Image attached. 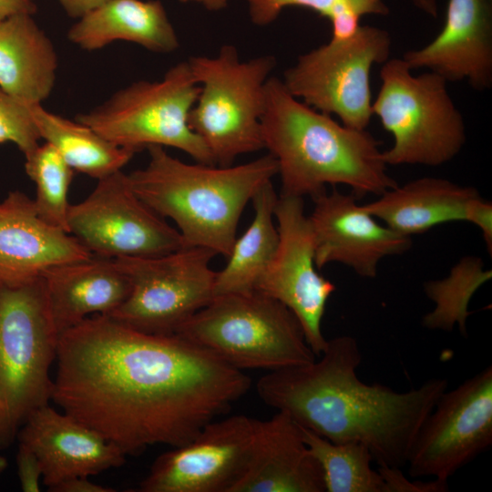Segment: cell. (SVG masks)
Segmentation results:
<instances>
[{
    "instance_id": "6da1fadb",
    "label": "cell",
    "mask_w": 492,
    "mask_h": 492,
    "mask_svg": "<svg viewBox=\"0 0 492 492\" xmlns=\"http://www.w3.org/2000/svg\"><path fill=\"white\" fill-rule=\"evenodd\" d=\"M56 359L51 400L126 456L187 444L251 384L177 333L140 332L102 314L61 333Z\"/></svg>"
},
{
    "instance_id": "7a4b0ae2",
    "label": "cell",
    "mask_w": 492,
    "mask_h": 492,
    "mask_svg": "<svg viewBox=\"0 0 492 492\" xmlns=\"http://www.w3.org/2000/svg\"><path fill=\"white\" fill-rule=\"evenodd\" d=\"M318 357L268 372L256 384L259 397L333 443L364 444L378 466H405L420 426L447 390V379H429L405 392L364 383L356 373L361 351L349 335L327 340Z\"/></svg>"
},
{
    "instance_id": "3957f363",
    "label": "cell",
    "mask_w": 492,
    "mask_h": 492,
    "mask_svg": "<svg viewBox=\"0 0 492 492\" xmlns=\"http://www.w3.org/2000/svg\"><path fill=\"white\" fill-rule=\"evenodd\" d=\"M261 136L278 165L281 196L313 197L327 185L343 184L358 199L397 185L371 133L306 105L275 77L266 84Z\"/></svg>"
},
{
    "instance_id": "277c9868",
    "label": "cell",
    "mask_w": 492,
    "mask_h": 492,
    "mask_svg": "<svg viewBox=\"0 0 492 492\" xmlns=\"http://www.w3.org/2000/svg\"><path fill=\"white\" fill-rule=\"evenodd\" d=\"M147 149V166L128 174L135 193L157 214L175 222L185 246L228 258L244 208L278 175L275 159L268 153L236 166L190 164L164 147Z\"/></svg>"
},
{
    "instance_id": "5b68a950",
    "label": "cell",
    "mask_w": 492,
    "mask_h": 492,
    "mask_svg": "<svg viewBox=\"0 0 492 492\" xmlns=\"http://www.w3.org/2000/svg\"><path fill=\"white\" fill-rule=\"evenodd\" d=\"M176 333L241 371L271 372L317 357L295 315L257 291L215 295Z\"/></svg>"
},
{
    "instance_id": "8992f818",
    "label": "cell",
    "mask_w": 492,
    "mask_h": 492,
    "mask_svg": "<svg viewBox=\"0 0 492 492\" xmlns=\"http://www.w3.org/2000/svg\"><path fill=\"white\" fill-rule=\"evenodd\" d=\"M58 340L41 276L0 283V448L14 441L34 410L51 400L49 371Z\"/></svg>"
},
{
    "instance_id": "52a82bcc",
    "label": "cell",
    "mask_w": 492,
    "mask_h": 492,
    "mask_svg": "<svg viewBox=\"0 0 492 492\" xmlns=\"http://www.w3.org/2000/svg\"><path fill=\"white\" fill-rule=\"evenodd\" d=\"M188 63L200 86L189 125L215 165L230 166L237 157L264 149L261 118L275 57L241 60L235 46L225 45L215 56H194Z\"/></svg>"
},
{
    "instance_id": "ba28073f",
    "label": "cell",
    "mask_w": 492,
    "mask_h": 492,
    "mask_svg": "<svg viewBox=\"0 0 492 492\" xmlns=\"http://www.w3.org/2000/svg\"><path fill=\"white\" fill-rule=\"evenodd\" d=\"M412 71L403 58H389L381 67L372 113L393 137L383 159L387 166L438 167L465 146V120L443 77Z\"/></svg>"
},
{
    "instance_id": "9c48e42d",
    "label": "cell",
    "mask_w": 492,
    "mask_h": 492,
    "mask_svg": "<svg viewBox=\"0 0 492 492\" xmlns=\"http://www.w3.org/2000/svg\"><path fill=\"white\" fill-rule=\"evenodd\" d=\"M199 93L188 61H181L160 80L132 83L76 119L135 153L151 146L171 147L198 163L215 165L206 145L189 125Z\"/></svg>"
},
{
    "instance_id": "30bf717a",
    "label": "cell",
    "mask_w": 492,
    "mask_h": 492,
    "mask_svg": "<svg viewBox=\"0 0 492 492\" xmlns=\"http://www.w3.org/2000/svg\"><path fill=\"white\" fill-rule=\"evenodd\" d=\"M391 43L386 30L361 25L348 37L331 38L300 55L282 82L313 108L335 115L348 128L366 129L373 116L371 70L389 59Z\"/></svg>"
},
{
    "instance_id": "8fae6325",
    "label": "cell",
    "mask_w": 492,
    "mask_h": 492,
    "mask_svg": "<svg viewBox=\"0 0 492 492\" xmlns=\"http://www.w3.org/2000/svg\"><path fill=\"white\" fill-rule=\"evenodd\" d=\"M216 254L203 247L184 246L154 257L115 259L128 277V298L108 314L140 332L173 334L214 297Z\"/></svg>"
},
{
    "instance_id": "7c38bea8",
    "label": "cell",
    "mask_w": 492,
    "mask_h": 492,
    "mask_svg": "<svg viewBox=\"0 0 492 492\" xmlns=\"http://www.w3.org/2000/svg\"><path fill=\"white\" fill-rule=\"evenodd\" d=\"M67 224L69 234L104 258L154 257L185 246L179 231L135 193L122 170L98 179L84 200L70 204Z\"/></svg>"
},
{
    "instance_id": "4fadbf2b",
    "label": "cell",
    "mask_w": 492,
    "mask_h": 492,
    "mask_svg": "<svg viewBox=\"0 0 492 492\" xmlns=\"http://www.w3.org/2000/svg\"><path fill=\"white\" fill-rule=\"evenodd\" d=\"M492 445V366L438 398L414 440L411 477L447 481Z\"/></svg>"
},
{
    "instance_id": "5bb4252c",
    "label": "cell",
    "mask_w": 492,
    "mask_h": 492,
    "mask_svg": "<svg viewBox=\"0 0 492 492\" xmlns=\"http://www.w3.org/2000/svg\"><path fill=\"white\" fill-rule=\"evenodd\" d=\"M274 218L278 247L255 291L280 302L295 315L308 345L318 357L327 343L322 322L335 286L318 272L313 235L302 198L280 196Z\"/></svg>"
},
{
    "instance_id": "9a60e30c",
    "label": "cell",
    "mask_w": 492,
    "mask_h": 492,
    "mask_svg": "<svg viewBox=\"0 0 492 492\" xmlns=\"http://www.w3.org/2000/svg\"><path fill=\"white\" fill-rule=\"evenodd\" d=\"M258 419H215L185 445L161 454L139 484L142 492H231L247 467Z\"/></svg>"
},
{
    "instance_id": "2e32d148",
    "label": "cell",
    "mask_w": 492,
    "mask_h": 492,
    "mask_svg": "<svg viewBox=\"0 0 492 492\" xmlns=\"http://www.w3.org/2000/svg\"><path fill=\"white\" fill-rule=\"evenodd\" d=\"M312 199L314 206L308 219L318 269L338 262L361 277L374 278L384 258L403 254L412 245L411 237L378 222L364 205L356 203L354 194L333 189Z\"/></svg>"
},
{
    "instance_id": "e0dca14e",
    "label": "cell",
    "mask_w": 492,
    "mask_h": 492,
    "mask_svg": "<svg viewBox=\"0 0 492 492\" xmlns=\"http://www.w3.org/2000/svg\"><path fill=\"white\" fill-rule=\"evenodd\" d=\"M412 69L425 68L447 83L466 81L476 91L492 87L491 0H448L439 34L402 57Z\"/></svg>"
},
{
    "instance_id": "ac0fdd59",
    "label": "cell",
    "mask_w": 492,
    "mask_h": 492,
    "mask_svg": "<svg viewBox=\"0 0 492 492\" xmlns=\"http://www.w3.org/2000/svg\"><path fill=\"white\" fill-rule=\"evenodd\" d=\"M22 426L19 443L36 455L48 488L71 477L119 467L126 461L127 456L116 445L48 405L34 410Z\"/></svg>"
},
{
    "instance_id": "d6986e66",
    "label": "cell",
    "mask_w": 492,
    "mask_h": 492,
    "mask_svg": "<svg viewBox=\"0 0 492 492\" xmlns=\"http://www.w3.org/2000/svg\"><path fill=\"white\" fill-rule=\"evenodd\" d=\"M92 255L74 236L45 222L24 192L10 191L0 201V283H23L51 266Z\"/></svg>"
},
{
    "instance_id": "ffe728a7",
    "label": "cell",
    "mask_w": 492,
    "mask_h": 492,
    "mask_svg": "<svg viewBox=\"0 0 492 492\" xmlns=\"http://www.w3.org/2000/svg\"><path fill=\"white\" fill-rule=\"evenodd\" d=\"M322 467L284 412L258 420L244 474L231 492H324Z\"/></svg>"
},
{
    "instance_id": "44dd1931",
    "label": "cell",
    "mask_w": 492,
    "mask_h": 492,
    "mask_svg": "<svg viewBox=\"0 0 492 492\" xmlns=\"http://www.w3.org/2000/svg\"><path fill=\"white\" fill-rule=\"evenodd\" d=\"M59 334L90 314L108 315L128 298L131 283L115 259H87L51 266L40 274Z\"/></svg>"
},
{
    "instance_id": "7402d4cb",
    "label": "cell",
    "mask_w": 492,
    "mask_h": 492,
    "mask_svg": "<svg viewBox=\"0 0 492 492\" xmlns=\"http://www.w3.org/2000/svg\"><path fill=\"white\" fill-rule=\"evenodd\" d=\"M68 40L87 51L127 41L156 53L179 47L177 33L159 0H109L70 27Z\"/></svg>"
},
{
    "instance_id": "603a6c76",
    "label": "cell",
    "mask_w": 492,
    "mask_h": 492,
    "mask_svg": "<svg viewBox=\"0 0 492 492\" xmlns=\"http://www.w3.org/2000/svg\"><path fill=\"white\" fill-rule=\"evenodd\" d=\"M479 195L474 187L442 178L424 177L385 190L364 208L406 237L451 221H465L466 206Z\"/></svg>"
},
{
    "instance_id": "cb8c5ba5",
    "label": "cell",
    "mask_w": 492,
    "mask_h": 492,
    "mask_svg": "<svg viewBox=\"0 0 492 492\" xmlns=\"http://www.w3.org/2000/svg\"><path fill=\"white\" fill-rule=\"evenodd\" d=\"M56 48L33 18L22 13L0 20V87L27 104H42L56 83Z\"/></svg>"
},
{
    "instance_id": "d4e9b609",
    "label": "cell",
    "mask_w": 492,
    "mask_h": 492,
    "mask_svg": "<svg viewBox=\"0 0 492 492\" xmlns=\"http://www.w3.org/2000/svg\"><path fill=\"white\" fill-rule=\"evenodd\" d=\"M278 198L272 182L254 195V217L236 238L224 268L216 272L214 296L255 291L278 247L279 232L274 223Z\"/></svg>"
},
{
    "instance_id": "484cf974",
    "label": "cell",
    "mask_w": 492,
    "mask_h": 492,
    "mask_svg": "<svg viewBox=\"0 0 492 492\" xmlns=\"http://www.w3.org/2000/svg\"><path fill=\"white\" fill-rule=\"evenodd\" d=\"M30 111L41 139L54 147L74 170L97 180L121 170L135 154L77 119L46 110L42 104L30 105Z\"/></svg>"
},
{
    "instance_id": "4316f807",
    "label": "cell",
    "mask_w": 492,
    "mask_h": 492,
    "mask_svg": "<svg viewBox=\"0 0 492 492\" xmlns=\"http://www.w3.org/2000/svg\"><path fill=\"white\" fill-rule=\"evenodd\" d=\"M300 427L305 444L322 467L325 491L384 492L383 477L372 468L373 456L366 446L358 442L333 443Z\"/></svg>"
},
{
    "instance_id": "83f0119b",
    "label": "cell",
    "mask_w": 492,
    "mask_h": 492,
    "mask_svg": "<svg viewBox=\"0 0 492 492\" xmlns=\"http://www.w3.org/2000/svg\"><path fill=\"white\" fill-rule=\"evenodd\" d=\"M491 277V270H485L480 258L467 256L451 269L447 277L425 282V292L435 307L423 317V325L430 330L443 331H451L457 325L466 335V320L471 314L469 302Z\"/></svg>"
},
{
    "instance_id": "f1b7e54d",
    "label": "cell",
    "mask_w": 492,
    "mask_h": 492,
    "mask_svg": "<svg viewBox=\"0 0 492 492\" xmlns=\"http://www.w3.org/2000/svg\"><path fill=\"white\" fill-rule=\"evenodd\" d=\"M25 169L36 185L33 200L38 216L47 224L68 232V192L74 169L45 142L25 157Z\"/></svg>"
},
{
    "instance_id": "f546056e",
    "label": "cell",
    "mask_w": 492,
    "mask_h": 492,
    "mask_svg": "<svg viewBox=\"0 0 492 492\" xmlns=\"http://www.w3.org/2000/svg\"><path fill=\"white\" fill-rule=\"evenodd\" d=\"M251 21L258 26L273 22L283 9L300 6L327 18L332 26V38L352 36L361 26L364 15H385V0H247Z\"/></svg>"
},
{
    "instance_id": "4dcf8cb0",
    "label": "cell",
    "mask_w": 492,
    "mask_h": 492,
    "mask_svg": "<svg viewBox=\"0 0 492 492\" xmlns=\"http://www.w3.org/2000/svg\"><path fill=\"white\" fill-rule=\"evenodd\" d=\"M40 139L30 105L0 87V143L15 144L26 157L38 147Z\"/></svg>"
},
{
    "instance_id": "1f68e13d",
    "label": "cell",
    "mask_w": 492,
    "mask_h": 492,
    "mask_svg": "<svg viewBox=\"0 0 492 492\" xmlns=\"http://www.w3.org/2000/svg\"><path fill=\"white\" fill-rule=\"evenodd\" d=\"M378 472L384 483V492H446L448 483L433 478L431 481H410L401 468L379 466Z\"/></svg>"
},
{
    "instance_id": "d6a6232c",
    "label": "cell",
    "mask_w": 492,
    "mask_h": 492,
    "mask_svg": "<svg viewBox=\"0 0 492 492\" xmlns=\"http://www.w3.org/2000/svg\"><path fill=\"white\" fill-rule=\"evenodd\" d=\"M17 475L24 492H39L41 464L34 451L26 445L19 443L16 454Z\"/></svg>"
},
{
    "instance_id": "836d02e7",
    "label": "cell",
    "mask_w": 492,
    "mask_h": 492,
    "mask_svg": "<svg viewBox=\"0 0 492 492\" xmlns=\"http://www.w3.org/2000/svg\"><path fill=\"white\" fill-rule=\"evenodd\" d=\"M465 221L477 227L483 236L489 255L492 253V203L480 194L471 199L466 206Z\"/></svg>"
},
{
    "instance_id": "e575fe53",
    "label": "cell",
    "mask_w": 492,
    "mask_h": 492,
    "mask_svg": "<svg viewBox=\"0 0 492 492\" xmlns=\"http://www.w3.org/2000/svg\"><path fill=\"white\" fill-rule=\"evenodd\" d=\"M89 477H75L48 488L53 492H114L112 487L95 484Z\"/></svg>"
},
{
    "instance_id": "d590c367",
    "label": "cell",
    "mask_w": 492,
    "mask_h": 492,
    "mask_svg": "<svg viewBox=\"0 0 492 492\" xmlns=\"http://www.w3.org/2000/svg\"><path fill=\"white\" fill-rule=\"evenodd\" d=\"M64 11L72 18L79 19L109 0H57Z\"/></svg>"
},
{
    "instance_id": "8d00e7d4",
    "label": "cell",
    "mask_w": 492,
    "mask_h": 492,
    "mask_svg": "<svg viewBox=\"0 0 492 492\" xmlns=\"http://www.w3.org/2000/svg\"><path fill=\"white\" fill-rule=\"evenodd\" d=\"M35 12L36 5L33 1L0 0V20L16 14H34Z\"/></svg>"
},
{
    "instance_id": "74e56055",
    "label": "cell",
    "mask_w": 492,
    "mask_h": 492,
    "mask_svg": "<svg viewBox=\"0 0 492 492\" xmlns=\"http://www.w3.org/2000/svg\"><path fill=\"white\" fill-rule=\"evenodd\" d=\"M411 3L421 12L432 18H436L438 14L437 0H410Z\"/></svg>"
},
{
    "instance_id": "f35d334b",
    "label": "cell",
    "mask_w": 492,
    "mask_h": 492,
    "mask_svg": "<svg viewBox=\"0 0 492 492\" xmlns=\"http://www.w3.org/2000/svg\"><path fill=\"white\" fill-rule=\"evenodd\" d=\"M181 3L199 4L209 11H220L226 7L228 0H179Z\"/></svg>"
},
{
    "instance_id": "ab89813d",
    "label": "cell",
    "mask_w": 492,
    "mask_h": 492,
    "mask_svg": "<svg viewBox=\"0 0 492 492\" xmlns=\"http://www.w3.org/2000/svg\"><path fill=\"white\" fill-rule=\"evenodd\" d=\"M7 467V460L5 456L0 455V475L5 470Z\"/></svg>"
},
{
    "instance_id": "60d3db41",
    "label": "cell",
    "mask_w": 492,
    "mask_h": 492,
    "mask_svg": "<svg viewBox=\"0 0 492 492\" xmlns=\"http://www.w3.org/2000/svg\"><path fill=\"white\" fill-rule=\"evenodd\" d=\"M30 1H33V2H34V0H30Z\"/></svg>"
}]
</instances>
